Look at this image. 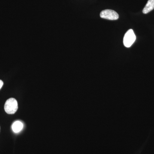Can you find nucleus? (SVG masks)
<instances>
[{
	"mask_svg": "<svg viewBox=\"0 0 154 154\" xmlns=\"http://www.w3.org/2000/svg\"><path fill=\"white\" fill-rule=\"evenodd\" d=\"M18 102L16 99L10 98L8 99L5 105V110L8 114H14L18 110Z\"/></svg>",
	"mask_w": 154,
	"mask_h": 154,
	"instance_id": "1",
	"label": "nucleus"
},
{
	"mask_svg": "<svg viewBox=\"0 0 154 154\" xmlns=\"http://www.w3.org/2000/svg\"><path fill=\"white\" fill-rule=\"evenodd\" d=\"M136 37L134 32L132 29H129L125 33L123 38V44L127 48L130 47L135 41Z\"/></svg>",
	"mask_w": 154,
	"mask_h": 154,
	"instance_id": "2",
	"label": "nucleus"
},
{
	"mask_svg": "<svg viewBox=\"0 0 154 154\" xmlns=\"http://www.w3.org/2000/svg\"><path fill=\"white\" fill-rule=\"evenodd\" d=\"M100 16L102 19L110 20H117L119 19L118 14L115 11L109 9L102 11L100 13Z\"/></svg>",
	"mask_w": 154,
	"mask_h": 154,
	"instance_id": "3",
	"label": "nucleus"
},
{
	"mask_svg": "<svg viewBox=\"0 0 154 154\" xmlns=\"http://www.w3.org/2000/svg\"><path fill=\"white\" fill-rule=\"evenodd\" d=\"M154 9V0H149L143 10L144 14H147Z\"/></svg>",
	"mask_w": 154,
	"mask_h": 154,
	"instance_id": "4",
	"label": "nucleus"
},
{
	"mask_svg": "<svg viewBox=\"0 0 154 154\" xmlns=\"http://www.w3.org/2000/svg\"><path fill=\"white\" fill-rule=\"evenodd\" d=\"M12 127L14 132L17 133L22 131L23 128V125L21 122L17 121L14 122Z\"/></svg>",
	"mask_w": 154,
	"mask_h": 154,
	"instance_id": "5",
	"label": "nucleus"
},
{
	"mask_svg": "<svg viewBox=\"0 0 154 154\" xmlns=\"http://www.w3.org/2000/svg\"><path fill=\"white\" fill-rule=\"evenodd\" d=\"M3 85H4L3 82L2 81V80H0V89H1Z\"/></svg>",
	"mask_w": 154,
	"mask_h": 154,
	"instance_id": "6",
	"label": "nucleus"
}]
</instances>
